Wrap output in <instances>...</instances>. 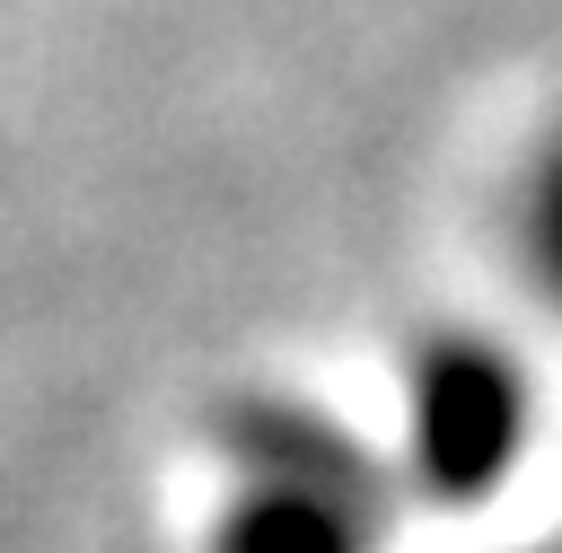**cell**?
<instances>
[{
  "instance_id": "cell-1",
  "label": "cell",
  "mask_w": 562,
  "mask_h": 553,
  "mask_svg": "<svg viewBox=\"0 0 562 553\" xmlns=\"http://www.w3.org/2000/svg\"><path fill=\"white\" fill-rule=\"evenodd\" d=\"M518 430H527V395H518V369L483 342H448L430 369H422V465L439 492L474 500L501 483V465L518 456Z\"/></svg>"
},
{
  "instance_id": "cell-2",
  "label": "cell",
  "mask_w": 562,
  "mask_h": 553,
  "mask_svg": "<svg viewBox=\"0 0 562 553\" xmlns=\"http://www.w3.org/2000/svg\"><path fill=\"white\" fill-rule=\"evenodd\" d=\"M527 263H536L544 298L562 307V140L544 149V167H536V184H527Z\"/></svg>"
}]
</instances>
